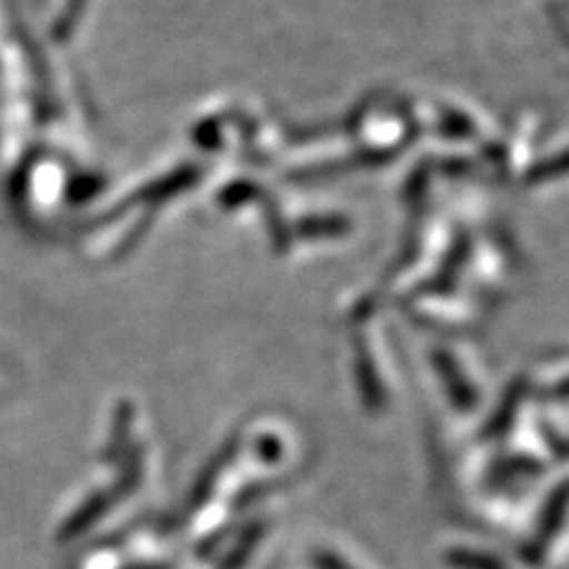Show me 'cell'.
Here are the masks:
<instances>
[{
  "label": "cell",
  "instance_id": "6da1fadb",
  "mask_svg": "<svg viewBox=\"0 0 569 569\" xmlns=\"http://www.w3.org/2000/svg\"><path fill=\"white\" fill-rule=\"evenodd\" d=\"M320 565H323L326 569H351L349 565H345V562H340V560H335V558H330V556H326L323 560H320Z\"/></svg>",
  "mask_w": 569,
  "mask_h": 569
}]
</instances>
